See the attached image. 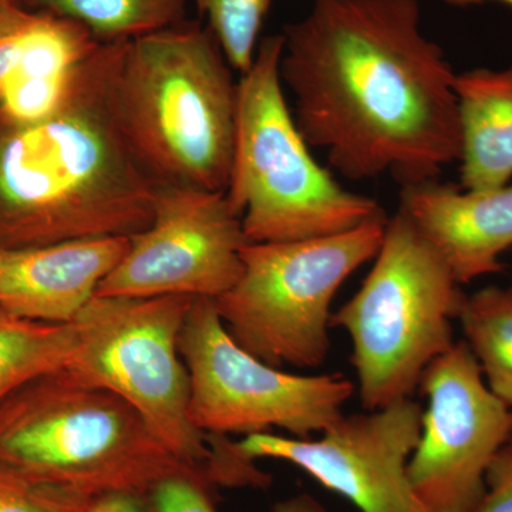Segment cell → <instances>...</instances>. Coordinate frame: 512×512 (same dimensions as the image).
Segmentation results:
<instances>
[{
  "label": "cell",
  "mask_w": 512,
  "mask_h": 512,
  "mask_svg": "<svg viewBox=\"0 0 512 512\" xmlns=\"http://www.w3.org/2000/svg\"><path fill=\"white\" fill-rule=\"evenodd\" d=\"M420 16L419 0H315L282 33L296 126L349 180L409 187L460 160L457 74Z\"/></svg>",
  "instance_id": "6da1fadb"
},
{
  "label": "cell",
  "mask_w": 512,
  "mask_h": 512,
  "mask_svg": "<svg viewBox=\"0 0 512 512\" xmlns=\"http://www.w3.org/2000/svg\"><path fill=\"white\" fill-rule=\"evenodd\" d=\"M124 43L101 42L46 119L0 128V249L131 238L150 227L160 185L117 106Z\"/></svg>",
  "instance_id": "7a4b0ae2"
},
{
  "label": "cell",
  "mask_w": 512,
  "mask_h": 512,
  "mask_svg": "<svg viewBox=\"0 0 512 512\" xmlns=\"http://www.w3.org/2000/svg\"><path fill=\"white\" fill-rule=\"evenodd\" d=\"M237 103L231 64L208 26L183 22L124 43L120 120L160 187L227 190Z\"/></svg>",
  "instance_id": "3957f363"
},
{
  "label": "cell",
  "mask_w": 512,
  "mask_h": 512,
  "mask_svg": "<svg viewBox=\"0 0 512 512\" xmlns=\"http://www.w3.org/2000/svg\"><path fill=\"white\" fill-rule=\"evenodd\" d=\"M0 466L89 497L148 491L165 476L205 468L175 457L130 404L67 367L0 402Z\"/></svg>",
  "instance_id": "277c9868"
},
{
  "label": "cell",
  "mask_w": 512,
  "mask_h": 512,
  "mask_svg": "<svg viewBox=\"0 0 512 512\" xmlns=\"http://www.w3.org/2000/svg\"><path fill=\"white\" fill-rule=\"evenodd\" d=\"M282 47V35L261 40L238 82L225 195L249 244L330 237L386 215L372 198L343 188L312 156L286 101Z\"/></svg>",
  "instance_id": "5b68a950"
},
{
  "label": "cell",
  "mask_w": 512,
  "mask_h": 512,
  "mask_svg": "<svg viewBox=\"0 0 512 512\" xmlns=\"http://www.w3.org/2000/svg\"><path fill=\"white\" fill-rule=\"evenodd\" d=\"M359 291L332 313L330 328L352 342L363 409L413 399L427 367L456 345L453 320L466 293L402 210L387 220L382 245Z\"/></svg>",
  "instance_id": "8992f818"
},
{
  "label": "cell",
  "mask_w": 512,
  "mask_h": 512,
  "mask_svg": "<svg viewBox=\"0 0 512 512\" xmlns=\"http://www.w3.org/2000/svg\"><path fill=\"white\" fill-rule=\"evenodd\" d=\"M387 220L330 237L245 245L237 284L214 299L229 336L279 369L322 366L333 299L353 272L375 259Z\"/></svg>",
  "instance_id": "52a82bcc"
},
{
  "label": "cell",
  "mask_w": 512,
  "mask_h": 512,
  "mask_svg": "<svg viewBox=\"0 0 512 512\" xmlns=\"http://www.w3.org/2000/svg\"><path fill=\"white\" fill-rule=\"evenodd\" d=\"M194 301L94 296L74 319L76 349L67 369L117 394L175 457L214 477L215 451L190 419V375L178 348Z\"/></svg>",
  "instance_id": "ba28073f"
},
{
  "label": "cell",
  "mask_w": 512,
  "mask_h": 512,
  "mask_svg": "<svg viewBox=\"0 0 512 512\" xmlns=\"http://www.w3.org/2000/svg\"><path fill=\"white\" fill-rule=\"evenodd\" d=\"M178 348L190 375V419L204 434L278 429L312 439L343 416L355 392L342 373L292 375L251 355L229 336L208 298H195Z\"/></svg>",
  "instance_id": "9c48e42d"
},
{
  "label": "cell",
  "mask_w": 512,
  "mask_h": 512,
  "mask_svg": "<svg viewBox=\"0 0 512 512\" xmlns=\"http://www.w3.org/2000/svg\"><path fill=\"white\" fill-rule=\"evenodd\" d=\"M427 397L407 473L429 512H478L485 477L512 434V409L498 399L464 340L421 376Z\"/></svg>",
  "instance_id": "30bf717a"
},
{
  "label": "cell",
  "mask_w": 512,
  "mask_h": 512,
  "mask_svg": "<svg viewBox=\"0 0 512 512\" xmlns=\"http://www.w3.org/2000/svg\"><path fill=\"white\" fill-rule=\"evenodd\" d=\"M249 244L225 192L158 188L150 227L104 278L96 296L220 298L242 274Z\"/></svg>",
  "instance_id": "8fae6325"
},
{
  "label": "cell",
  "mask_w": 512,
  "mask_h": 512,
  "mask_svg": "<svg viewBox=\"0 0 512 512\" xmlns=\"http://www.w3.org/2000/svg\"><path fill=\"white\" fill-rule=\"evenodd\" d=\"M423 409L413 399L342 417L319 439L274 433L235 441L242 456L286 461L342 495L360 512H429L414 493L407 464L417 446Z\"/></svg>",
  "instance_id": "7c38bea8"
},
{
  "label": "cell",
  "mask_w": 512,
  "mask_h": 512,
  "mask_svg": "<svg viewBox=\"0 0 512 512\" xmlns=\"http://www.w3.org/2000/svg\"><path fill=\"white\" fill-rule=\"evenodd\" d=\"M130 247V238L74 239L0 249V308L19 318L73 323Z\"/></svg>",
  "instance_id": "4fadbf2b"
},
{
  "label": "cell",
  "mask_w": 512,
  "mask_h": 512,
  "mask_svg": "<svg viewBox=\"0 0 512 512\" xmlns=\"http://www.w3.org/2000/svg\"><path fill=\"white\" fill-rule=\"evenodd\" d=\"M399 210L412 220L453 272L458 284L498 274L501 254L512 247V184L460 191L451 185H409Z\"/></svg>",
  "instance_id": "5bb4252c"
},
{
  "label": "cell",
  "mask_w": 512,
  "mask_h": 512,
  "mask_svg": "<svg viewBox=\"0 0 512 512\" xmlns=\"http://www.w3.org/2000/svg\"><path fill=\"white\" fill-rule=\"evenodd\" d=\"M100 43L70 20L36 12L23 30L18 60L0 86L3 121L30 124L50 116L76 67Z\"/></svg>",
  "instance_id": "9a60e30c"
},
{
  "label": "cell",
  "mask_w": 512,
  "mask_h": 512,
  "mask_svg": "<svg viewBox=\"0 0 512 512\" xmlns=\"http://www.w3.org/2000/svg\"><path fill=\"white\" fill-rule=\"evenodd\" d=\"M454 90L461 127V187L481 191L510 184L512 66L457 74Z\"/></svg>",
  "instance_id": "2e32d148"
},
{
  "label": "cell",
  "mask_w": 512,
  "mask_h": 512,
  "mask_svg": "<svg viewBox=\"0 0 512 512\" xmlns=\"http://www.w3.org/2000/svg\"><path fill=\"white\" fill-rule=\"evenodd\" d=\"M190 0H23L36 12L70 20L99 42H127L184 22Z\"/></svg>",
  "instance_id": "e0dca14e"
},
{
  "label": "cell",
  "mask_w": 512,
  "mask_h": 512,
  "mask_svg": "<svg viewBox=\"0 0 512 512\" xmlns=\"http://www.w3.org/2000/svg\"><path fill=\"white\" fill-rule=\"evenodd\" d=\"M74 349L73 323L37 322L0 308V402L30 380L69 366Z\"/></svg>",
  "instance_id": "ac0fdd59"
},
{
  "label": "cell",
  "mask_w": 512,
  "mask_h": 512,
  "mask_svg": "<svg viewBox=\"0 0 512 512\" xmlns=\"http://www.w3.org/2000/svg\"><path fill=\"white\" fill-rule=\"evenodd\" d=\"M458 320L491 392L512 409V302L505 289L467 296Z\"/></svg>",
  "instance_id": "d6986e66"
},
{
  "label": "cell",
  "mask_w": 512,
  "mask_h": 512,
  "mask_svg": "<svg viewBox=\"0 0 512 512\" xmlns=\"http://www.w3.org/2000/svg\"><path fill=\"white\" fill-rule=\"evenodd\" d=\"M272 2L274 0H195L232 69L241 74L254 62Z\"/></svg>",
  "instance_id": "ffe728a7"
},
{
  "label": "cell",
  "mask_w": 512,
  "mask_h": 512,
  "mask_svg": "<svg viewBox=\"0 0 512 512\" xmlns=\"http://www.w3.org/2000/svg\"><path fill=\"white\" fill-rule=\"evenodd\" d=\"M89 500V495L0 466V512H82Z\"/></svg>",
  "instance_id": "44dd1931"
},
{
  "label": "cell",
  "mask_w": 512,
  "mask_h": 512,
  "mask_svg": "<svg viewBox=\"0 0 512 512\" xmlns=\"http://www.w3.org/2000/svg\"><path fill=\"white\" fill-rule=\"evenodd\" d=\"M218 484L207 468L178 471L147 491L151 512H218Z\"/></svg>",
  "instance_id": "7402d4cb"
},
{
  "label": "cell",
  "mask_w": 512,
  "mask_h": 512,
  "mask_svg": "<svg viewBox=\"0 0 512 512\" xmlns=\"http://www.w3.org/2000/svg\"><path fill=\"white\" fill-rule=\"evenodd\" d=\"M478 512H512V434L488 468Z\"/></svg>",
  "instance_id": "603a6c76"
},
{
  "label": "cell",
  "mask_w": 512,
  "mask_h": 512,
  "mask_svg": "<svg viewBox=\"0 0 512 512\" xmlns=\"http://www.w3.org/2000/svg\"><path fill=\"white\" fill-rule=\"evenodd\" d=\"M82 512H151L147 491L110 490L93 495Z\"/></svg>",
  "instance_id": "cb8c5ba5"
},
{
  "label": "cell",
  "mask_w": 512,
  "mask_h": 512,
  "mask_svg": "<svg viewBox=\"0 0 512 512\" xmlns=\"http://www.w3.org/2000/svg\"><path fill=\"white\" fill-rule=\"evenodd\" d=\"M35 16L23 0H0V37L22 28Z\"/></svg>",
  "instance_id": "d4e9b609"
},
{
  "label": "cell",
  "mask_w": 512,
  "mask_h": 512,
  "mask_svg": "<svg viewBox=\"0 0 512 512\" xmlns=\"http://www.w3.org/2000/svg\"><path fill=\"white\" fill-rule=\"evenodd\" d=\"M33 18H35V16H33ZM29 22L23 25L22 28L10 33V35L0 37V86H2L5 77L8 76L13 64L18 60L20 45H22L23 30L29 25Z\"/></svg>",
  "instance_id": "484cf974"
},
{
  "label": "cell",
  "mask_w": 512,
  "mask_h": 512,
  "mask_svg": "<svg viewBox=\"0 0 512 512\" xmlns=\"http://www.w3.org/2000/svg\"><path fill=\"white\" fill-rule=\"evenodd\" d=\"M271 512H329L311 494H296L286 500L278 501Z\"/></svg>",
  "instance_id": "4316f807"
},
{
  "label": "cell",
  "mask_w": 512,
  "mask_h": 512,
  "mask_svg": "<svg viewBox=\"0 0 512 512\" xmlns=\"http://www.w3.org/2000/svg\"><path fill=\"white\" fill-rule=\"evenodd\" d=\"M441 2L447 3L450 6H456V8H467V6L481 5V3L485 2H500L512 8V0H441Z\"/></svg>",
  "instance_id": "83f0119b"
},
{
  "label": "cell",
  "mask_w": 512,
  "mask_h": 512,
  "mask_svg": "<svg viewBox=\"0 0 512 512\" xmlns=\"http://www.w3.org/2000/svg\"><path fill=\"white\" fill-rule=\"evenodd\" d=\"M505 293H507L508 299L512 302V284L505 288Z\"/></svg>",
  "instance_id": "f1b7e54d"
}]
</instances>
